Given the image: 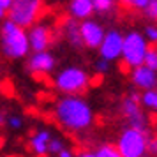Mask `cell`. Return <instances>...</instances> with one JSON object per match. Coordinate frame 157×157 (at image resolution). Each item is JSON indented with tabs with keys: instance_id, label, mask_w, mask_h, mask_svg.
<instances>
[{
	"instance_id": "6da1fadb",
	"label": "cell",
	"mask_w": 157,
	"mask_h": 157,
	"mask_svg": "<svg viewBox=\"0 0 157 157\" xmlns=\"http://www.w3.org/2000/svg\"><path fill=\"white\" fill-rule=\"evenodd\" d=\"M53 115L58 125L69 132H83L92 127L95 120L92 106L81 95H62L55 102Z\"/></svg>"
},
{
	"instance_id": "7a4b0ae2",
	"label": "cell",
	"mask_w": 157,
	"mask_h": 157,
	"mask_svg": "<svg viewBox=\"0 0 157 157\" xmlns=\"http://www.w3.org/2000/svg\"><path fill=\"white\" fill-rule=\"evenodd\" d=\"M0 51L4 57L11 58V60L25 58L30 51L27 30L6 20L0 27Z\"/></svg>"
},
{
	"instance_id": "3957f363",
	"label": "cell",
	"mask_w": 157,
	"mask_h": 157,
	"mask_svg": "<svg viewBox=\"0 0 157 157\" xmlns=\"http://www.w3.org/2000/svg\"><path fill=\"white\" fill-rule=\"evenodd\" d=\"M90 74L78 65H69L64 67L55 74L53 85L60 94L64 95H79L88 90L90 86Z\"/></svg>"
},
{
	"instance_id": "277c9868",
	"label": "cell",
	"mask_w": 157,
	"mask_h": 157,
	"mask_svg": "<svg viewBox=\"0 0 157 157\" xmlns=\"http://www.w3.org/2000/svg\"><path fill=\"white\" fill-rule=\"evenodd\" d=\"M150 136L152 132L148 129H134L125 125L117 138L115 147L122 157H147L148 155L147 145Z\"/></svg>"
},
{
	"instance_id": "5b68a950",
	"label": "cell",
	"mask_w": 157,
	"mask_h": 157,
	"mask_svg": "<svg viewBox=\"0 0 157 157\" xmlns=\"http://www.w3.org/2000/svg\"><path fill=\"white\" fill-rule=\"evenodd\" d=\"M150 44L147 43V39L143 37L141 32L138 30H131L124 36V46H122V62L127 65L129 69H134L143 65L147 50Z\"/></svg>"
},
{
	"instance_id": "8992f818",
	"label": "cell",
	"mask_w": 157,
	"mask_h": 157,
	"mask_svg": "<svg viewBox=\"0 0 157 157\" xmlns=\"http://www.w3.org/2000/svg\"><path fill=\"white\" fill-rule=\"evenodd\" d=\"M43 9V0H13L7 9L9 21L21 29H29L37 21Z\"/></svg>"
},
{
	"instance_id": "52a82bcc",
	"label": "cell",
	"mask_w": 157,
	"mask_h": 157,
	"mask_svg": "<svg viewBox=\"0 0 157 157\" xmlns=\"http://www.w3.org/2000/svg\"><path fill=\"white\" fill-rule=\"evenodd\" d=\"M122 115L125 117L129 127L148 129V118H147L145 111L141 109L140 94L138 92H131L124 97V101H122Z\"/></svg>"
},
{
	"instance_id": "ba28073f",
	"label": "cell",
	"mask_w": 157,
	"mask_h": 157,
	"mask_svg": "<svg viewBox=\"0 0 157 157\" xmlns=\"http://www.w3.org/2000/svg\"><path fill=\"white\" fill-rule=\"evenodd\" d=\"M122 46H124V34L120 30L111 29L104 32V37L99 44V57L108 60V62H115L120 60L122 57Z\"/></svg>"
},
{
	"instance_id": "9c48e42d",
	"label": "cell",
	"mask_w": 157,
	"mask_h": 157,
	"mask_svg": "<svg viewBox=\"0 0 157 157\" xmlns=\"http://www.w3.org/2000/svg\"><path fill=\"white\" fill-rule=\"evenodd\" d=\"M27 39H29V46L30 51H48L51 41H53V34H51V29L48 25H43V23H34L32 27H29V32H27Z\"/></svg>"
},
{
	"instance_id": "30bf717a",
	"label": "cell",
	"mask_w": 157,
	"mask_h": 157,
	"mask_svg": "<svg viewBox=\"0 0 157 157\" xmlns=\"http://www.w3.org/2000/svg\"><path fill=\"white\" fill-rule=\"evenodd\" d=\"M104 27L95 20H83L79 23V37H81V43L83 48H90V50H97L99 48L101 41L104 37Z\"/></svg>"
},
{
	"instance_id": "8fae6325",
	"label": "cell",
	"mask_w": 157,
	"mask_h": 157,
	"mask_svg": "<svg viewBox=\"0 0 157 157\" xmlns=\"http://www.w3.org/2000/svg\"><path fill=\"white\" fill-rule=\"evenodd\" d=\"M57 65V60L51 55L50 51H37V53H32L27 60V69H29L32 74H37V76H46L53 72Z\"/></svg>"
},
{
	"instance_id": "7c38bea8",
	"label": "cell",
	"mask_w": 157,
	"mask_h": 157,
	"mask_svg": "<svg viewBox=\"0 0 157 157\" xmlns=\"http://www.w3.org/2000/svg\"><path fill=\"white\" fill-rule=\"evenodd\" d=\"M131 81L138 90H152L157 88V72L148 69L147 65H140L131 69Z\"/></svg>"
},
{
	"instance_id": "4fadbf2b",
	"label": "cell",
	"mask_w": 157,
	"mask_h": 157,
	"mask_svg": "<svg viewBox=\"0 0 157 157\" xmlns=\"http://www.w3.org/2000/svg\"><path fill=\"white\" fill-rule=\"evenodd\" d=\"M51 138H53V132L48 131V129H39V131H36L34 134L30 136L29 147L34 152V155H37V157L48 155V145H50Z\"/></svg>"
},
{
	"instance_id": "5bb4252c",
	"label": "cell",
	"mask_w": 157,
	"mask_h": 157,
	"mask_svg": "<svg viewBox=\"0 0 157 157\" xmlns=\"http://www.w3.org/2000/svg\"><path fill=\"white\" fill-rule=\"evenodd\" d=\"M67 11H69V16L76 21L90 20V16L94 14L92 0H69Z\"/></svg>"
},
{
	"instance_id": "9a60e30c",
	"label": "cell",
	"mask_w": 157,
	"mask_h": 157,
	"mask_svg": "<svg viewBox=\"0 0 157 157\" xmlns=\"http://www.w3.org/2000/svg\"><path fill=\"white\" fill-rule=\"evenodd\" d=\"M64 32L65 37L74 50H81L83 48V43H81V37H79V23L76 20L69 18L67 21L64 23Z\"/></svg>"
},
{
	"instance_id": "2e32d148",
	"label": "cell",
	"mask_w": 157,
	"mask_h": 157,
	"mask_svg": "<svg viewBox=\"0 0 157 157\" xmlns=\"http://www.w3.org/2000/svg\"><path fill=\"white\" fill-rule=\"evenodd\" d=\"M140 102L145 109L148 111H157V88L152 90H145L143 94H140Z\"/></svg>"
},
{
	"instance_id": "e0dca14e",
	"label": "cell",
	"mask_w": 157,
	"mask_h": 157,
	"mask_svg": "<svg viewBox=\"0 0 157 157\" xmlns=\"http://www.w3.org/2000/svg\"><path fill=\"white\" fill-rule=\"evenodd\" d=\"M92 6H94V13L109 14L117 6V0H92Z\"/></svg>"
},
{
	"instance_id": "ac0fdd59",
	"label": "cell",
	"mask_w": 157,
	"mask_h": 157,
	"mask_svg": "<svg viewBox=\"0 0 157 157\" xmlns=\"http://www.w3.org/2000/svg\"><path fill=\"white\" fill-rule=\"evenodd\" d=\"M95 157H122L120 152L117 150L113 143H102L97 147V150H94Z\"/></svg>"
},
{
	"instance_id": "d6986e66",
	"label": "cell",
	"mask_w": 157,
	"mask_h": 157,
	"mask_svg": "<svg viewBox=\"0 0 157 157\" xmlns=\"http://www.w3.org/2000/svg\"><path fill=\"white\" fill-rule=\"evenodd\" d=\"M143 65H147L148 69L157 72V44L148 46L147 55H145V60H143Z\"/></svg>"
},
{
	"instance_id": "ffe728a7",
	"label": "cell",
	"mask_w": 157,
	"mask_h": 157,
	"mask_svg": "<svg viewBox=\"0 0 157 157\" xmlns=\"http://www.w3.org/2000/svg\"><path fill=\"white\" fill-rule=\"evenodd\" d=\"M6 125L11 131H21L25 127V120H23L21 115L13 113V115H6Z\"/></svg>"
},
{
	"instance_id": "44dd1931",
	"label": "cell",
	"mask_w": 157,
	"mask_h": 157,
	"mask_svg": "<svg viewBox=\"0 0 157 157\" xmlns=\"http://www.w3.org/2000/svg\"><path fill=\"white\" fill-rule=\"evenodd\" d=\"M62 148H65L64 140H60L58 136H53L51 141H50V145H48V154H50V155H57Z\"/></svg>"
},
{
	"instance_id": "7402d4cb",
	"label": "cell",
	"mask_w": 157,
	"mask_h": 157,
	"mask_svg": "<svg viewBox=\"0 0 157 157\" xmlns=\"http://www.w3.org/2000/svg\"><path fill=\"white\" fill-rule=\"evenodd\" d=\"M143 37L147 39L148 44H157V25H147L143 30Z\"/></svg>"
},
{
	"instance_id": "603a6c76",
	"label": "cell",
	"mask_w": 157,
	"mask_h": 157,
	"mask_svg": "<svg viewBox=\"0 0 157 157\" xmlns=\"http://www.w3.org/2000/svg\"><path fill=\"white\" fill-rule=\"evenodd\" d=\"M143 13L147 14V18H150L152 21H157V0H150L147 4V7L143 9Z\"/></svg>"
},
{
	"instance_id": "cb8c5ba5",
	"label": "cell",
	"mask_w": 157,
	"mask_h": 157,
	"mask_svg": "<svg viewBox=\"0 0 157 157\" xmlns=\"http://www.w3.org/2000/svg\"><path fill=\"white\" fill-rule=\"evenodd\" d=\"M94 67H95V71L99 72V74H108L109 69H111V62H108V60H104V58L99 57V60L95 62Z\"/></svg>"
},
{
	"instance_id": "d4e9b609",
	"label": "cell",
	"mask_w": 157,
	"mask_h": 157,
	"mask_svg": "<svg viewBox=\"0 0 157 157\" xmlns=\"http://www.w3.org/2000/svg\"><path fill=\"white\" fill-rule=\"evenodd\" d=\"M148 2L150 0H131V6H129V7L136 9V11H143V9L147 7Z\"/></svg>"
},
{
	"instance_id": "484cf974",
	"label": "cell",
	"mask_w": 157,
	"mask_h": 157,
	"mask_svg": "<svg viewBox=\"0 0 157 157\" xmlns=\"http://www.w3.org/2000/svg\"><path fill=\"white\" fill-rule=\"evenodd\" d=\"M55 157H74V152H72L71 148H67V147H65V148H62Z\"/></svg>"
},
{
	"instance_id": "4316f807",
	"label": "cell",
	"mask_w": 157,
	"mask_h": 157,
	"mask_svg": "<svg viewBox=\"0 0 157 157\" xmlns=\"http://www.w3.org/2000/svg\"><path fill=\"white\" fill-rule=\"evenodd\" d=\"M74 157H95L94 150H81L78 154H74Z\"/></svg>"
},
{
	"instance_id": "83f0119b",
	"label": "cell",
	"mask_w": 157,
	"mask_h": 157,
	"mask_svg": "<svg viewBox=\"0 0 157 157\" xmlns=\"http://www.w3.org/2000/svg\"><path fill=\"white\" fill-rule=\"evenodd\" d=\"M11 4H13V0H0V6L6 9V11L9 9V6H11Z\"/></svg>"
},
{
	"instance_id": "f1b7e54d",
	"label": "cell",
	"mask_w": 157,
	"mask_h": 157,
	"mask_svg": "<svg viewBox=\"0 0 157 157\" xmlns=\"http://www.w3.org/2000/svg\"><path fill=\"white\" fill-rule=\"evenodd\" d=\"M6 16H7V11H6V9H4L2 6H0V20H4Z\"/></svg>"
},
{
	"instance_id": "f546056e",
	"label": "cell",
	"mask_w": 157,
	"mask_h": 157,
	"mask_svg": "<svg viewBox=\"0 0 157 157\" xmlns=\"http://www.w3.org/2000/svg\"><path fill=\"white\" fill-rule=\"evenodd\" d=\"M2 124H6V113L0 109V125H2Z\"/></svg>"
},
{
	"instance_id": "4dcf8cb0",
	"label": "cell",
	"mask_w": 157,
	"mask_h": 157,
	"mask_svg": "<svg viewBox=\"0 0 157 157\" xmlns=\"http://www.w3.org/2000/svg\"><path fill=\"white\" fill-rule=\"evenodd\" d=\"M118 2H120L122 6H125V7H129V6H131V0H118Z\"/></svg>"
},
{
	"instance_id": "1f68e13d",
	"label": "cell",
	"mask_w": 157,
	"mask_h": 157,
	"mask_svg": "<svg viewBox=\"0 0 157 157\" xmlns=\"http://www.w3.org/2000/svg\"><path fill=\"white\" fill-rule=\"evenodd\" d=\"M155 138H157V134H155Z\"/></svg>"
}]
</instances>
